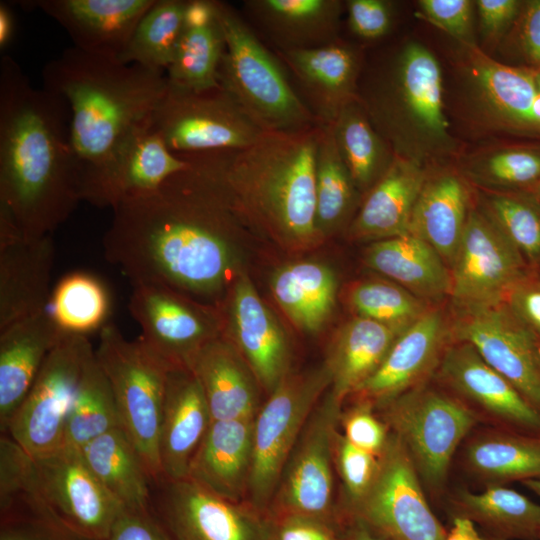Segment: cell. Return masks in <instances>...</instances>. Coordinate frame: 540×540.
I'll use <instances>...</instances> for the list:
<instances>
[{"label":"cell","mask_w":540,"mask_h":540,"mask_svg":"<svg viewBox=\"0 0 540 540\" xmlns=\"http://www.w3.org/2000/svg\"><path fill=\"white\" fill-rule=\"evenodd\" d=\"M403 331L359 316L341 329L325 363L336 402L342 405L377 370Z\"/></svg>","instance_id":"33"},{"label":"cell","mask_w":540,"mask_h":540,"mask_svg":"<svg viewBox=\"0 0 540 540\" xmlns=\"http://www.w3.org/2000/svg\"><path fill=\"white\" fill-rule=\"evenodd\" d=\"M230 321L232 344L269 395L290 373L289 345L275 317L244 275L233 287Z\"/></svg>","instance_id":"27"},{"label":"cell","mask_w":540,"mask_h":540,"mask_svg":"<svg viewBox=\"0 0 540 540\" xmlns=\"http://www.w3.org/2000/svg\"><path fill=\"white\" fill-rule=\"evenodd\" d=\"M253 419L212 420L190 461L186 478L221 498L246 501L253 457Z\"/></svg>","instance_id":"28"},{"label":"cell","mask_w":540,"mask_h":540,"mask_svg":"<svg viewBox=\"0 0 540 540\" xmlns=\"http://www.w3.org/2000/svg\"><path fill=\"white\" fill-rule=\"evenodd\" d=\"M333 448L334 464L344 487L347 507L350 508L372 484L378 470L379 456L354 446L338 430Z\"/></svg>","instance_id":"49"},{"label":"cell","mask_w":540,"mask_h":540,"mask_svg":"<svg viewBox=\"0 0 540 540\" xmlns=\"http://www.w3.org/2000/svg\"><path fill=\"white\" fill-rule=\"evenodd\" d=\"M505 304L540 343V278L526 276L512 289Z\"/></svg>","instance_id":"54"},{"label":"cell","mask_w":540,"mask_h":540,"mask_svg":"<svg viewBox=\"0 0 540 540\" xmlns=\"http://www.w3.org/2000/svg\"><path fill=\"white\" fill-rule=\"evenodd\" d=\"M366 264L421 299L450 292V269L439 253L411 234L378 240L366 251Z\"/></svg>","instance_id":"36"},{"label":"cell","mask_w":540,"mask_h":540,"mask_svg":"<svg viewBox=\"0 0 540 540\" xmlns=\"http://www.w3.org/2000/svg\"><path fill=\"white\" fill-rule=\"evenodd\" d=\"M468 190L454 173L427 177L415 203L409 234L431 245L451 266L469 213Z\"/></svg>","instance_id":"34"},{"label":"cell","mask_w":540,"mask_h":540,"mask_svg":"<svg viewBox=\"0 0 540 540\" xmlns=\"http://www.w3.org/2000/svg\"><path fill=\"white\" fill-rule=\"evenodd\" d=\"M357 187L338 151L331 125H323L316 155V227L319 234L345 222Z\"/></svg>","instance_id":"44"},{"label":"cell","mask_w":540,"mask_h":540,"mask_svg":"<svg viewBox=\"0 0 540 540\" xmlns=\"http://www.w3.org/2000/svg\"><path fill=\"white\" fill-rule=\"evenodd\" d=\"M243 16L275 51L320 48L339 39L345 4L340 0H246Z\"/></svg>","instance_id":"24"},{"label":"cell","mask_w":540,"mask_h":540,"mask_svg":"<svg viewBox=\"0 0 540 540\" xmlns=\"http://www.w3.org/2000/svg\"><path fill=\"white\" fill-rule=\"evenodd\" d=\"M93 351L87 336L65 334L47 356L4 433L31 456L64 445L83 368Z\"/></svg>","instance_id":"12"},{"label":"cell","mask_w":540,"mask_h":540,"mask_svg":"<svg viewBox=\"0 0 540 540\" xmlns=\"http://www.w3.org/2000/svg\"><path fill=\"white\" fill-rule=\"evenodd\" d=\"M536 82H537V87L539 91V101H540V70H536Z\"/></svg>","instance_id":"63"},{"label":"cell","mask_w":540,"mask_h":540,"mask_svg":"<svg viewBox=\"0 0 540 540\" xmlns=\"http://www.w3.org/2000/svg\"><path fill=\"white\" fill-rule=\"evenodd\" d=\"M350 30L364 40L387 35L393 22V8L385 0H347L344 2Z\"/></svg>","instance_id":"52"},{"label":"cell","mask_w":540,"mask_h":540,"mask_svg":"<svg viewBox=\"0 0 540 540\" xmlns=\"http://www.w3.org/2000/svg\"><path fill=\"white\" fill-rule=\"evenodd\" d=\"M322 124L263 132L248 147L221 151V168L242 218L291 244L321 238L316 227V155Z\"/></svg>","instance_id":"4"},{"label":"cell","mask_w":540,"mask_h":540,"mask_svg":"<svg viewBox=\"0 0 540 540\" xmlns=\"http://www.w3.org/2000/svg\"><path fill=\"white\" fill-rule=\"evenodd\" d=\"M95 355L110 383L120 428L157 484L162 480L158 441L169 367L140 338L126 339L111 323L100 330Z\"/></svg>","instance_id":"8"},{"label":"cell","mask_w":540,"mask_h":540,"mask_svg":"<svg viewBox=\"0 0 540 540\" xmlns=\"http://www.w3.org/2000/svg\"><path fill=\"white\" fill-rule=\"evenodd\" d=\"M374 405L358 400L352 408L341 412L342 435L354 446L379 456L389 439V428L374 413Z\"/></svg>","instance_id":"50"},{"label":"cell","mask_w":540,"mask_h":540,"mask_svg":"<svg viewBox=\"0 0 540 540\" xmlns=\"http://www.w3.org/2000/svg\"><path fill=\"white\" fill-rule=\"evenodd\" d=\"M65 333L49 309L0 330V431L8 425L43 363Z\"/></svg>","instance_id":"29"},{"label":"cell","mask_w":540,"mask_h":540,"mask_svg":"<svg viewBox=\"0 0 540 540\" xmlns=\"http://www.w3.org/2000/svg\"><path fill=\"white\" fill-rule=\"evenodd\" d=\"M211 422L208 403L194 373L188 368H169L158 441L162 480L186 478Z\"/></svg>","instance_id":"23"},{"label":"cell","mask_w":540,"mask_h":540,"mask_svg":"<svg viewBox=\"0 0 540 540\" xmlns=\"http://www.w3.org/2000/svg\"><path fill=\"white\" fill-rule=\"evenodd\" d=\"M269 517V540H341L332 522L301 515Z\"/></svg>","instance_id":"53"},{"label":"cell","mask_w":540,"mask_h":540,"mask_svg":"<svg viewBox=\"0 0 540 540\" xmlns=\"http://www.w3.org/2000/svg\"><path fill=\"white\" fill-rule=\"evenodd\" d=\"M527 262L484 211L470 209L450 266V292L459 310L505 303L526 276Z\"/></svg>","instance_id":"15"},{"label":"cell","mask_w":540,"mask_h":540,"mask_svg":"<svg viewBox=\"0 0 540 540\" xmlns=\"http://www.w3.org/2000/svg\"><path fill=\"white\" fill-rule=\"evenodd\" d=\"M225 39L218 72L220 86L263 132H292L318 123L293 87L288 72L244 16L215 1Z\"/></svg>","instance_id":"7"},{"label":"cell","mask_w":540,"mask_h":540,"mask_svg":"<svg viewBox=\"0 0 540 540\" xmlns=\"http://www.w3.org/2000/svg\"><path fill=\"white\" fill-rule=\"evenodd\" d=\"M80 451L91 472L123 509L150 511L152 479L120 427L98 436Z\"/></svg>","instance_id":"35"},{"label":"cell","mask_w":540,"mask_h":540,"mask_svg":"<svg viewBox=\"0 0 540 540\" xmlns=\"http://www.w3.org/2000/svg\"><path fill=\"white\" fill-rule=\"evenodd\" d=\"M24 491L67 527L90 540H105L123 510L85 463L81 451L63 445L31 456L11 437L0 439V493Z\"/></svg>","instance_id":"6"},{"label":"cell","mask_w":540,"mask_h":540,"mask_svg":"<svg viewBox=\"0 0 540 540\" xmlns=\"http://www.w3.org/2000/svg\"><path fill=\"white\" fill-rule=\"evenodd\" d=\"M338 151L360 191L368 192L386 173L395 154L356 99L342 108L331 125Z\"/></svg>","instance_id":"38"},{"label":"cell","mask_w":540,"mask_h":540,"mask_svg":"<svg viewBox=\"0 0 540 540\" xmlns=\"http://www.w3.org/2000/svg\"><path fill=\"white\" fill-rule=\"evenodd\" d=\"M105 540H174L150 511L123 509Z\"/></svg>","instance_id":"57"},{"label":"cell","mask_w":540,"mask_h":540,"mask_svg":"<svg viewBox=\"0 0 540 540\" xmlns=\"http://www.w3.org/2000/svg\"><path fill=\"white\" fill-rule=\"evenodd\" d=\"M522 192L526 193L540 207V183Z\"/></svg>","instance_id":"61"},{"label":"cell","mask_w":540,"mask_h":540,"mask_svg":"<svg viewBox=\"0 0 540 540\" xmlns=\"http://www.w3.org/2000/svg\"><path fill=\"white\" fill-rule=\"evenodd\" d=\"M336 278L326 266L299 262L281 268L273 276V295L300 329L318 331L335 305Z\"/></svg>","instance_id":"37"},{"label":"cell","mask_w":540,"mask_h":540,"mask_svg":"<svg viewBox=\"0 0 540 540\" xmlns=\"http://www.w3.org/2000/svg\"><path fill=\"white\" fill-rule=\"evenodd\" d=\"M67 102L0 59V206L27 237L52 234L82 200Z\"/></svg>","instance_id":"2"},{"label":"cell","mask_w":540,"mask_h":540,"mask_svg":"<svg viewBox=\"0 0 540 540\" xmlns=\"http://www.w3.org/2000/svg\"><path fill=\"white\" fill-rule=\"evenodd\" d=\"M419 479L406 448L391 433L372 484L348 508L351 518L390 540H444L447 533L430 509Z\"/></svg>","instance_id":"14"},{"label":"cell","mask_w":540,"mask_h":540,"mask_svg":"<svg viewBox=\"0 0 540 540\" xmlns=\"http://www.w3.org/2000/svg\"><path fill=\"white\" fill-rule=\"evenodd\" d=\"M129 311L140 339L169 368L190 367L197 353L218 338L214 321L184 294L156 284L133 285Z\"/></svg>","instance_id":"18"},{"label":"cell","mask_w":540,"mask_h":540,"mask_svg":"<svg viewBox=\"0 0 540 540\" xmlns=\"http://www.w3.org/2000/svg\"><path fill=\"white\" fill-rule=\"evenodd\" d=\"M523 484L540 497V478L525 480Z\"/></svg>","instance_id":"62"},{"label":"cell","mask_w":540,"mask_h":540,"mask_svg":"<svg viewBox=\"0 0 540 540\" xmlns=\"http://www.w3.org/2000/svg\"><path fill=\"white\" fill-rule=\"evenodd\" d=\"M330 376L325 366L289 373L268 395L253 419V457L246 501L267 514L282 470Z\"/></svg>","instance_id":"9"},{"label":"cell","mask_w":540,"mask_h":540,"mask_svg":"<svg viewBox=\"0 0 540 540\" xmlns=\"http://www.w3.org/2000/svg\"><path fill=\"white\" fill-rule=\"evenodd\" d=\"M474 3L480 30L492 42L499 40L514 26L523 4L517 0H478Z\"/></svg>","instance_id":"56"},{"label":"cell","mask_w":540,"mask_h":540,"mask_svg":"<svg viewBox=\"0 0 540 540\" xmlns=\"http://www.w3.org/2000/svg\"><path fill=\"white\" fill-rule=\"evenodd\" d=\"M523 256L540 264V207L522 191H495L483 210Z\"/></svg>","instance_id":"47"},{"label":"cell","mask_w":540,"mask_h":540,"mask_svg":"<svg viewBox=\"0 0 540 540\" xmlns=\"http://www.w3.org/2000/svg\"><path fill=\"white\" fill-rule=\"evenodd\" d=\"M188 156V168L112 209L104 255L132 286L156 284L184 295L215 296L233 268L227 228L238 212L219 152Z\"/></svg>","instance_id":"1"},{"label":"cell","mask_w":540,"mask_h":540,"mask_svg":"<svg viewBox=\"0 0 540 540\" xmlns=\"http://www.w3.org/2000/svg\"><path fill=\"white\" fill-rule=\"evenodd\" d=\"M189 369L198 379L212 420L254 418L261 407L260 385L228 340L216 338L194 357Z\"/></svg>","instance_id":"30"},{"label":"cell","mask_w":540,"mask_h":540,"mask_svg":"<svg viewBox=\"0 0 540 540\" xmlns=\"http://www.w3.org/2000/svg\"><path fill=\"white\" fill-rule=\"evenodd\" d=\"M465 462L473 474L493 485L513 480L538 479L540 435H480L467 445Z\"/></svg>","instance_id":"39"},{"label":"cell","mask_w":540,"mask_h":540,"mask_svg":"<svg viewBox=\"0 0 540 540\" xmlns=\"http://www.w3.org/2000/svg\"><path fill=\"white\" fill-rule=\"evenodd\" d=\"M15 33V18L12 10L5 2L0 3V48H7Z\"/></svg>","instance_id":"59"},{"label":"cell","mask_w":540,"mask_h":540,"mask_svg":"<svg viewBox=\"0 0 540 540\" xmlns=\"http://www.w3.org/2000/svg\"><path fill=\"white\" fill-rule=\"evenodd\" d=\"M493 540H507V539L497 538V539H493Z\"/></svg>","instance_id":"64"},{"label":"cell","mask_w":540,"mask_h":540,"mask_svg":"<svg viewBox=\"0 0 540 540\" xmlns=\"http://www.w3.org/2000/svg\"><path fill=\"white\" fill-rule=\"evenodd\" d=\"M186 4L187 0H155L138 22L119 62L167 70L183 31Z\"/></svg>","instance_id":"42"},{"label":"cell","mask_w":540,"mask_h":540,"mask_svg":"<svg viewBox=\"0 0 540 540\" xmlns=\"http://www.w3.org/2000/svg\"><path fill=\"white\" fill-rule=\"evenodd\" d=\"M459 504L469 518L512 537L540 538V504L499 485L478 493L464 491Z\"/></svg>","instance_id":"45"},{"label":"cell","mask_w":540,"mask_h":540,"mask_svg":"<svg viewBox=\"0 0 540 540\" xmlns=\"http://www.w3.org/2000/svg\"><path fill=\"white\" fill-rule=\"evenodd\" d=\"M469 75L489 120L518 134H539L536 70L495 61L477 46L465 47Z\"/></svg>","instance_id":"26"},{"label":"cell","mask_w":540,"mask_h":540,"mask_svg":"<svg viewBox=\"0 0 540 540\" xmlns=\"http://www.w3.org/2000/svg\"><path fill=\"white\" fill-rule=\"evenodd\" d=\"M153 489L174 540H269L268 515L247 501L221 498L187 478Z\"/></svg>","instance_id":"16"},{"label":"cell","mask_w":540,"mask_h":540,"mask_svg":"<svg viewBox=\"0 0 540 540\" xmlns=\"http://www.w3.org/2000/svg\"><path fill=\"white\" fill-rule=\"evenodd\" d=\"M52 234L27 237L0 206V330L49 309Z\"/></svg>","instance_id":"19"},{"label":"cell","mask_w":540,"mask_h":540,"mask_svg":"<svg viewBox=\"0 0 540 540\" xmlns=\"http://www.w3.org/2000/svg\"><path fill=\"white\" fill-rule=\"evenodd\" d=\"M426 179L423 164L395 155L386 173L366 193L350 225L351 235L378 241L409 234L412 212Z\"/></svg>","instance_id":"31"},{"label":"cell","mask_w":540,"mask_h":540,"mask_svg":"<svg viewBox=\"0 0 540 540\" xmlns=\"http://www.w3.org/2000/svg\"><path fill=\"white\" fill-rule=\"evenodd\" d=\"M350 303L359 317L405 330L425 314L424 300L400 285L386 281H366L350 292Z\"/></svg>","instance_id":"48"},{"label":"cell","mask_w":540,"mask_h":540,"mask_svg":"<svg viewBox=\"0 0 540 540\" xmlns=\"http://www.w3.org/2000/svg\"><path fill=\"white\" fill-rule=\"evenodd\" d=\"M379 407L420 478L439 489L457 447L475 424L474 412L462 402L426 388L411 389Z\"/></svg>","instance_id":"10"},{"label":"cell","mask_w":540,"mask_h":540,"mask_svg":"<svg viewBox=\"0 0 540 540\" xmlns=\"http://www.w3.org/2000/svg\"><path fill=\"white\" fill-rule=\"evenodd\" d=\"M152 125L182 155L243 149L263 133L221 86L189 91L168 84Z\"/></svg>","instance_id":"11"},{"label":"cell","mask_w":540,"mask_h":540,"mask_svg":"<svg viewBox=\"0 0 540 540\" xmlns=\"http://www.w3.org/2000/svg\"><path fill=\"white\" fill-rule=\"evenodd\" d=\"M358 97L396 156L423 164L454 151L444 112L441 68L422 44H404Z\"/></svg>","instance_id":"5"},{"label":"cell","mask_w":540,"mask_h":540,"mask_svg":"<svg viewBox=\"0 0 540 540\" xmlns=\"http://www.w3.org/2000/svg\"><path fill=\"white\" fill-rule=\"evenodd\" d=\"M274 52L318 123L332 125L342 108L359 98L361 53L342 38L320 48Z\"/></svg>","instance_id":"20"},{"label":"cell","mask_w":540,"mask_h":540,"mask_svg":"<svg viewBox=\"0 0 540 540\" xmlns=\"http://www.w3.org/2000/svg\"><path fill=\"white\" fill-rule=\"evenodd\" d=\"M448 327L438 310H428L395 340L377 370L354 393L379 407L413 389L440 363Z\"/></svg>","instance_id":"22"},{"label":"cell","mask_w":540,"mask_h":540,"mask_svg":"<svg viewBox=\"0 0 540 540\" xmlns=\"http://www.w3.org/2000/svg\"><path fill=\"white\" fill-rule=\"evenodd\" d=\"M523 3L514 24L516 47L530 68L540 70V0Z\"/></svg>","instance_id":"55"},{"label":"cell","mask_w":540,"mask_h":540,"mask_svg":"<svg viewBox=\"0 0 540 540\" xmlns=\"http://www.w3.org/2000/svg\"><path fill=\"white\" fill-rule=\"evenodd\" d=\"M188 155L172 152L152 125L140 126L122 149L106 184L101 208L152 192L168 178L188 168Z\"/></svg>","instance_id":"32"},{"label":"cell","mask_w":540,"mask_h":540,"mask_svg":"<svg viewBox=\"0 0 540 540\" xmlns=\"http://www.w3.org/2000/svg\"><path fill=\"white\" fill-rule=\"evenodd\" d=\"M224 51L225 39L217 14L205 24H184L173 61L166 70L168 84L189 91L219 87Z\"/></svg>","instance_id":"40"},{"label":"cell","mask_w":540,"mask_h":540,"mask_svg":"<svg viewBox=\"0 0 540 540\" xmlns=\"http://www.w3.org/2000/svg\"><path fill=\"white\" fill-rule=\"evenodd\" d=\"M346 540H390L358 519L352 518Z\"/></svg>","instance_id":"60"},{"label":"cell","mask_w":540,"mask_h":540,"mask_svg":"<svg viewBox=\"0 0 540 540\" xmlns=\"http://www.w3.org/2000/svg\"><path fill=\"white\" fill-rule=\"evenodd\" d=\"M452 331L540 411V343L505 303L459 310Z\"/></svg>","instance_id":"17"},{"label":"cell","mask_w":540,"mask_h":540,"mask_svg":"<svg viewBox=\"0 0 540 540\" xmlns=\"http://www.w3.org/2000/svg\"><path fill=\"white\" fill-rule=\"evenodd\" d=\"M444 540H484L468 516L456 517Z\"/></svg>","instance_id":"58"},{"label":"cell","mask_w":540,"mask_h":540,"mask_svg":"<svg viewBox=\"0 0 540 540\" xmlns=\"http://www.w3.org/2000/svg\"><path fill=\"white\" fill-rule=\"evenodd\" d=\"M155 0L24 1L53 18L69 34L74 47L119 61L130 38Z\"/></svg>","instance_id":"21"},{"label":"cell","mask_w":540,"mask_h":540,"mask_svg":"<svg viewBox=\"0 0 540 540\" xmlns=\"http://www.w3.org/2000/svg\"><path fill=\"white\" fill-rule=\"evenodd\" d=\"M43 88L71 113V143L82 200L101 208L113 167L135 131L152 118L168 81L163 71L70 47L42 71Z\"/></svg>","instance_id":"3"},{"label":"cell","mask_w":540,"mask_h":540,"mask_svg":"<svg viewBox=\"0 0 540 540\" xmlns=\"http://www.w3.org/2000/svg\"><path fill=\"white\" fill-rule=\"evenodd\" d=\"M117 427L120 422L114 395L94 350L83 368L66 425L64 445L80 450Z\"/></svg>","instance_id":"41"},{"label":"cell","mask_w":540,"mask_h":540,"mask_svg":"<svg viewBox=\"0 0 540 540\" xmlns=\"http://www.w3.org/2000/svg\"><path fill=\"white\" fill-rule=\"evenodd\" d=\"M419 7L425 19L455 38L464 47L477 46L473 33L474 2L421 0Z\"/></svg>","instance_id":"51"},{"label":"cell","mask_w":540,"mask_h":540,"mask_svg":"<svg viewBox=\"0 0 540 540\" xmlns=\"http://www.w3.org/2000/svg\"><path fill=\"white\" fill-rule=\"evenodd\" d=\"M49 311L65 334L87 336L107 324L109 293L97 277L73 272L64 276L53 289Z\"/></svg>","instance_id":"43"},{"label":"cell","mask_w":540,"mask_h":540,"mask_svg":"<svg viewBox=\"0 0 540 540\" xmlns=\"http://www.w3.org/2000/svg\"><path fill=\"white\" fill-rule=\"evenodd\" d=\"M439 365L445 382L487 414L540 435V411L470 344L446 348Z\"/></svg>","instance_id":"25"},{"label":"cell","mask_w":540,"mask_h":540,"mask_svg":"<svg viewBox=\"0 0 540 540\" xmlns=\"http://www.w3.org/2000/svg\"><path fill=\"white\" fill-rule=\"evenodd\" d=\"M341 406L328 392L311 412L282 470L268 516L334 519L333 447Z\"/></svg>","instance_id":"13"},{"label":"cell","mask_w":540,"mask_h":540,"mask_svg":"<svg viewBox=\"0 0 540 540\" xmlns=\"http://www.w3.org/2000/svg\"><path fill=\"white\" fill-rule=\"evenodd\" d=\"M467 173L499 191H525L540 183V144H512L473 156Z\"/></svg>","instance_id":"46"}]
</instances>
